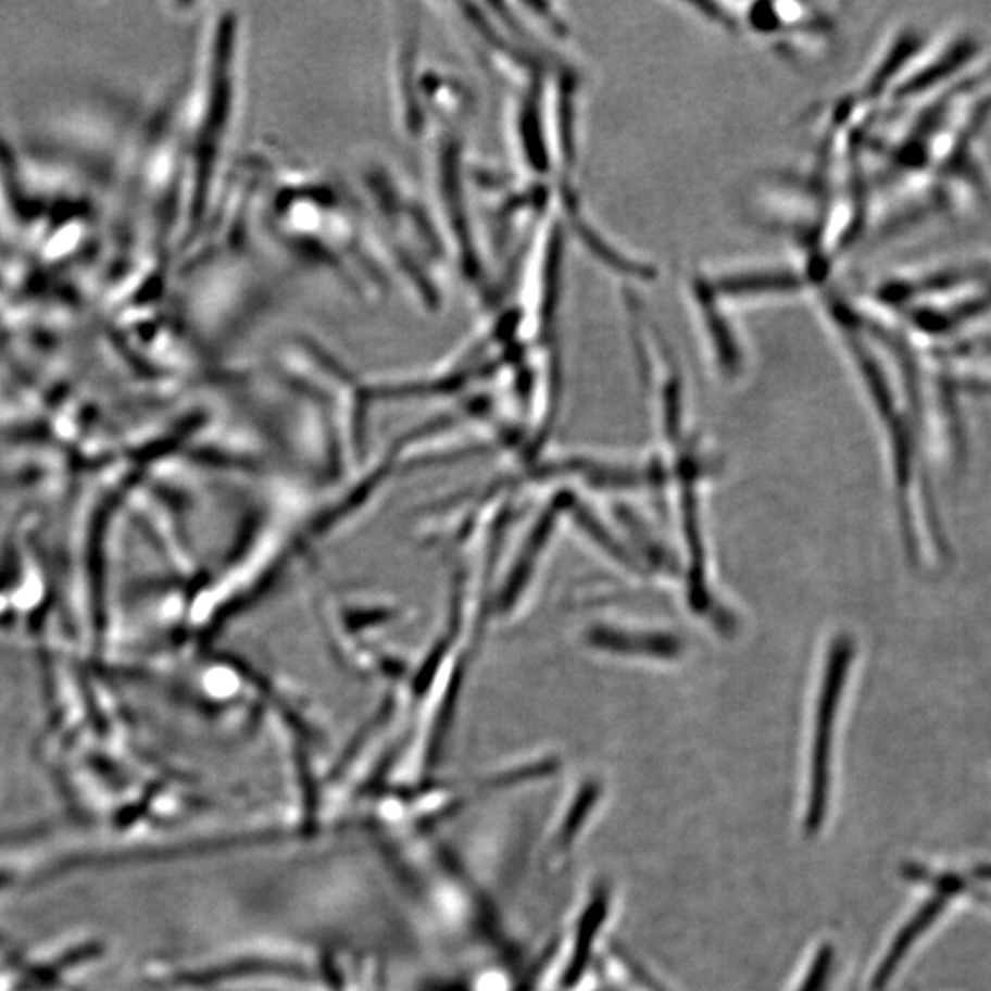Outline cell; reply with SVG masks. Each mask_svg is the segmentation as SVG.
Segmentation results:
<instances>
[{
  "label": "cell",
  "instance_id": "cell-1",
  "mask_svg": "<svg viewBox=\"0 0 991 991\" xmlns=\"http://www.w3.org/2000/svg\"><path fill=\"white\" fill-rule=\"evenodd\" d=\"M850 643L839 639L833 644L828 668H826L825 689L820 694L817 727H815L814 780H812V825H817L820 814L825 812L826 791H828V767H830V745H832L833 716L838 708L839 697L843 692L846 668L850 663Z\"/></svg>",
  "mask_w": 991,
  "mask_h": 991
},
{
  "label": "cell",
  "instance_id": "cell-2",
  "mask_svg": "<svg viewBox=\"0 0 991 991\" xmlns=\"http://www.w3.org/2000/svg\"><path fill=\"white\" fill-rule=\"evenodd\" d=\"M950 902V898L944 896V894H937V896L931 898L929 902L924 905V907L916 913L915 918L908 921L907 926L903 927L902 932L898 934V939L894 940V944L891 945V950L887 953L886 961L879 966L878 971H876V977H874V988L876 990H883L887 982L891 980L892 975L896 971L900 962L905 958L907 951L913 948L916 939L920 937L921 932L927 931L931 927L932 921L937 920L942 913H944L945 905Z\"/></svg>",
  "mask_w": 991,
  "mask_h": 991
}]
</instances>
